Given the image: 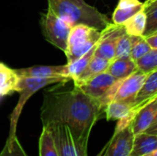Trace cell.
I'll use <instances>...</instances> for the list:
<instances>
[{"label": "cell", "instance_id": "4dcf8cb0", "mask_svg": "<svg viewBox=\"0 0 157 156\" xmlns=\"http://www.w3.org/2000/svg\"><path fill=\"white\" fill-rule=\"evenodd\" d=\"M155 2H157V0H146L144 2V5H149V4H152V3H155Z\"/></svg>", "mask_w": 157, "mask_h": 156}, {"label": "cell", "instance_id": "d6986e66", "mask_svg": "<svg viewBox=\"0 0 157 156\" xmlns=\"http://www.w3.org/2000/svg\"><path fill=\"white\" fill-rule=\"evenodd\" d=\"M40 156H59L50 126H43L39 141Z\"/></svg>", "mask_w": 157, "mask_h": 156}, {"label": "cell", "instance_id": "d4e9b609", "mask_svg": "<svg viewBox=\"0 0 157 156\" xmlns=\"http://www.w3.org/2000/svg\"><path fill=\"white\" fill-rule=\"evenodd\" d=\"M0 156H29L20 143L18 142L17 135H8L6 143L0 153Z\"/></svg>", "mask_w": 157, "mask_h": 156}, {"label": "cell", "instance_id": "1f68e13d", "mask_svg": "<svg viewBox=\"0 0 157 156\" xmlns=\"http://www.w3.org/2000/svg\"><path fill=\"white\" fill-rule=\"evenodd\" d=\"M5 66H6V65H5L4 63H0V71H1V70H2V69H3V68L5 67Z\"/></svg>", "mask_w": 157, "mask_h": 156}, {"label": "cell", "instance_id": "7a4b0ae2", "mask_svg": "<svg viewBox=\"0 0 157 156\" xmlns=\"http://www.w3.org/2000/svg\"><path fill=\"white\" fill-rule=\"evenodd\" d=\"M48 9L72 27L84 24L102 31L110 24L107 16L96 7L81 6L71 0H48Z\"/></svg>", "mask_w": 157, "mask_h": 156}, {"label": "cell", "instance_id": "e575fe53", "mask_svg": "<svg viewBox=\"0 0 157 156\" xmlns=\"http://www.w3.org/2000/svg\"><path fill=\"white\" fill-rule=\"evenodd\" d=\"M156 33H157V32H156Z\"/></svg>", "mask_w": 157, "mask_h": 156}, {"label": "cell", "instance_id": "d6a6232c", "mask_svg": "<svg viewBox=\"0 0 157 156\" xmlns=\"http://www.w3.org/2000/svg\"><path fill=\"white\" fill-rule=\"evenodd\" d=\"M155 122H157V113H156V116H155V120H154V123H155ZM153 123V124H154Z\"/></svg>", "mask_w": 157, "mask_h": 156}, {"label": "cell", "instance_id": "83f0119b", "mask_svg": "<svg viewBox=\"0 0 157 156\" xmlns=\"http://www.w3.org/2000/svg\"><path fill=\"white\" fill-rule=\"evenodd\" d=\"M146 133H149V134H152V135H155L157 137V122L152 124L146 131H145Z\"/></svg>", "mask_w": 157, "mask_h": 156}, {"label": "cell", "instance_id": "4fadbf2b", "mask_svg": "<svg viewBox=\"0 0 157 156\" xmlns=\"http://www.w3.org/2000/svg\"><path fill=\"white\" fill-rule=\"evenodd\" d=\"M144 9V3L140 0H120L112 14V22L116 25H123L136 13Z\"/></svg>", "mask_w": 157, "mask_h": 156}, {"label": "cell", "instance_id": "30bf717a", "mask_svg": "<svg viewBox=\"0 0 157 156\" xmlns=\"http://www.w3.org/2000/svg\"><path fill=\"white\" fill-rule=\"evenodd\" d=\"M117 80L119 79L115 78L106 71L91 77L90 79L79 85L75 86L79 87L83 92H85L88 96L98 100L110 89V87L114 85V83Z\"/></svg>", "mask_w": 157, "mask_h": 156}, {"label": "cell", "instance_id": "3957f363", "mask_svg": "<svg viewBox=\"0 0 157 156\" xmlns=\"http://www.w3.org/2000/svg\"><path fill=\"white\" fill-rule=\"evenodd\" d=\"M71 80L65 78H37V77H17L15 92L19 94L17 106L10 115V127L8 135H17V125L22 109L27 101L37 91L53 84H65Z\"/></svg>", "mask_w": 157, "mask_h": 156}, {"label": "cell", "instance_id": "5b68a950", "mask_svg": "<svg viewBox=\"0 0 157 156\" xmlns=\"http://www.w3.org/2000/svg\"><path fill=\"white\" fill-rule=\"evenodd\" d=\"M101 36V31L84 24H78L71 29L67 48L64 54L67 63H72L80 58L97 45Z\"/></svg>", "mask_w": 157, "mask_h": 156}, {"label": "cell", "instance_id": "44dd1931", "mask_svg": "<svg viewBox=\"0 0 157 156\" xmlns=\"http://www.w3.org/2000/svg\"><path fill=\"white\" fill-rule=\"evenodd\" d=\"M133 105L120 101H112L104 109L108 120H119L126 117L133 108Z\"/></svg>", "mask_w": 157, "mask_h": 156}, {"label": "cell", "instance_id": "2e32d148", "mask_svg": "<svg viewBox=\"0 0 157 156\" xmlns=\"http://www.w3.org/2000/svg\"><path fill=\"white\" fill-rule=\"evenodd\" d=\"M157 96V69L147 74V77L145 79V82L139 92L134 107L137 108H140L142 106H144L148 100L155 97Z\"/></svg>", "mask_w": 157, "mask_h": 156}, {"label": "cell", "instance_id": "ac0fdd59", "mask_svg": "<svg viewBox=\"0 0 157 156\" xmlns=\"http://www.w3.org/2000/svg\"><path fill=\"white\" fill-rule=\"evenodd\" d=\"M96 48H97V45L95 47H93L86 54H84L83 56H81L80 58L75 60L72 63H67L65 64L66 76H67V78H69L70 80L74 81L75 79H76L83 73V71L86 69V67L88 65L89 62L91 61V59L95 55Z\"/></svg>", "mask_w": 157, "mask_h": 156}, {"label": "cell", "instance_id": "277c9868", "mask_svg": "<svg viewBox=\"0 0 157 156\" xmlns=\"http://www.w3.org/2000/svg\"><path fill=\"white\" fill-rule=\"evenodd\" d=\"M146 77L147 74L137 70L128 77L117 80L110 89L98 99L103 110L107 105L112 101L124 102L134 106L135 99L141 91Z\"/></svg>", "mask_w": 157, "mask_h": 156}, {"label": "cell", "instance_id": "6da1fadb", "mask_svg": "<svg viewBox=\"0 0 157 156\" xmlns=\"http://www.w3.org/2000/svg\"><path fill=\"white\" fill-rule=\"evenodd\" d=\"M63 85L56 84L44 91L40 108L42 126L65 125L79 143L88 146L91 131L104 110L98 99L79 87L74 85L72 88H63Z\"/></svg>", "mask_w": 157, "mask_h": 156}, {"label": "cell", "instance_id": "f546056e", "mask_svg": "<svg viewBox=\"0 0 157 156\" xmlns=\"http://www.w3.org/2000/svg\"><path fill=\"white\" fill-rule=\"evenodd\" d=\"M143 156H157V149H155V150H154V151H152V152H150V153H148V154H144V155Z\"/></svg>", "mask_w": 157, "mask_h": 156}, {"label": "cell", "instance_id": "7402d4cb", "mask_svg": "<svg viewBox=\"0 0 157 156\" xmlns=\"http://www.w3.org/2000/svg\"><path fill=\"white\" fill-rule=\"evenodd\" d=\"M132 51L131 58L133 61H138L144 56L152 48L146 41L144 36H132Z\"/></svg>", "mask_w": 157, "mask_h": 156}, {"label": "cell", "instance_id": "8992f818", "mask_svg": "<svg viewBox=\"0 0 157 156\" xmlns=\"http://www.w3.org/2000/svg\"><path fill=\"white\" fill-rule=\"evenodd\" d=\"M40 28L44 39L63 52L66 51L71 29L73 28L63 19L57 17L50 9L40 17Z\"/></svg>", "mask_w": 157, "mask_h": 156}, {"label": "cell", "instance_id": "7c38bea8", "mask_svg": "<svg viewBox=\"0 0 157 156\" xmlns=\"http://www.w3.org/2000/svg\"><path fill=\"white\" fill-rule=\"evenodd\" d=\"M14 72L17 77L65 78V79H69L66 76L65 64L64 65H57V66L38 65V66L21 68V69H14Z\"/></svg>", "mask_w": 157, "mask_h": 156}, {"label": "cell", "instance_id": "484cf974", "mask_svg": "<svg viewBox=\"0 0 157 156\" xmlns=\"http://www.w3.org/2000/svg\"><path fill=\"white\" fill-rule=\"evenodd\" d=\"M132 37L124 32L118 40L115 50V58H131ZM114 58V59H115Z\"/></svg>", "mask_w": 157, "mask_h": 156}, {"label": "cell", "instance_id": "e0dca14e", "mask_svg": "<svg viewBox=\"0 0 157 156\" xmlns=\"http://www.w3.org/2000/svg\"><path fill=\"white\" fill-rule=\"evenodd\" d=\"M157 149V137L143 132L134 136L133 147L131 155L143 156Z\"/></svg>", "mask_w": 157, "mask_h": 156}, {"label": "cell", "instance_id": "cb8c5ba5", "mask_svg": "<svg viewBox=\"0 0 157 156\" xmlns=\"http://www.w3.org/2000/svg\"><path fill=\"white\" fill-rule=\"evenodd\" d=\"M138 70L149 74L157 69V49H151L144 56L136 61Z\"/></svg>", "mask_w": 157, "mask_h": 156}, {"label": "cell", "instance_id": "52a82bcc", "mask_svg": "<svg viewBox=\"0 0 157 156\" xmlns=\"http://www.w3.org/2000/svg\"><path fill=\"white\" fill-rule=\"evenodd\" d=\"M50 126L59 156H87V146L79 143L73 136L69 128L61 124Z\"/></svg>", "mask_w": 157, "mask_h": 156}, {"label": "cell", "instance_id": "4316f807", "mask_svg": "<svg viewBox=\"0 0 157 156\" xmlns=\"http://www.w3.org/2000/svg\"><path fill=\"white\" fill-rule=\"evenodd\" d=\"M144 38L152 49H157V33H155V34L147 36V37H144Z\"/></svg>", "mask_w": 157, "mask_h": 156}, {"label": "cell", "instance_id": "603a6c76", "mask_svg": "<svg viewBox=\"0 0 157 156\" xmlns=\"http://www.w3.org/2000/svg\"><path fill=\"white\" fill-rule=\"evenodd\" d=\"M144 11L147 20L144 37H147L157 32V2L144 5Z\"/></svg>", "mask_w": 157, "mask_h": 156}, {"label": "cell", "instance_id": "ba28073f", "mask_svg": "<svg viewBox=\"0 0 157 156\" xmlns=\"http://www.w3.org/2000/svg\"><path fill=\"white\" fill-rule=\"evenodd\" d=\"M124 32L126 31L123 25L110 23L105 29L101 31V36L97 44L95 55L112 61L115 58L117 41Z\"/></svg>", "mask_w": 157, "mask_h": 156}, {"label": "cell", "instance_id": "9a60e30c", "mask_svg": "<svg viewBox=\"0 0 157 156\" xmlns=\"http://www.w3.org/2000/svg\"><path fill=\"white\" fill-rule=\"evenodd\" d=\"M109 63H110L109 60L94 55L91 61L89 62L88 65L83 71V73L72 82H74V85H79L100 73L106 72L109 68Z\"/></svg>", "mask_w": 157, "mask_h": 156}, {"label": "cell", "instance_id": "8fae6325", "mask_svg": "<svg viewBox=\"0 0 157 156\" xmlns=\"http://www.w3.org/2000/svg\"><path fill=\"white\" fill-rule=\"evenodd\" d=\"M156 113L157 96L148 100L139 108L132 123V129L134 136L145 132V131L154 123Z\"/></svg>", "mask_w": 157, "mask_h": 156}, {"label": "cell", "instance_id": "5bb4252c", "mask_svg": "<svg viewBox=\"0 0 157 156\" xmlns=\"http://www.w3.org/2000/svg\"><path fill=\"white\" fill-rule=\"evenodd\" d=\"M137 70L136 62L132 58H115L110 61L107 72L117 79H123Z\"/></svg>", "mask_w": 157, "mask_h": 156}, {"label": "cell", "instance_id": "9c48e42d", "mask_svg": "<svg viewBox=\"0 0 157 156\" xmlns=\"http://www.w3.org/2000/svg\"><path fill=\"white\" fill-rule=\"evenodd\" d=\"M134 134L132 126L114 133L108 145L98 156H130L133 147Z\"/></svg>", "mask_w": 157, "mask_h": 156}, {"label": "cell", "instance_id": "836d02e7", "mask_svg": "<svg viewBox=\"0 0 157 156\" xmlns=\"http://www.w3.org/2000/svg\"><path fill=\"white\" fill-rule=\"evenodd\" d=\"M130 156H132V155H130Z\"/></svg>", "mask_w": 157, "mask_h": 156}, {"label": "cell", "instance_id": "f1b7e54d", "mask_svg": "<svg viewBox=\"0 0 157 156\" xmlns=\"http://www.w3.org/2000/svg\"><path fill=\"white\" fill-rule=\"evenodd\" d=\"M72 2H74L75 4L78 5V6H87L88 4L85 2V0H71Z\"/></svg>", "mask_w": 157, "mask_h": 156}, {"label": "cell", "instance_id": "ffe728a7", "mask_svg": "<svg viewBox=\"0 0 157 156\" xmlns=\"http://www.w3.org/2000/svg\"><path fill=\"white\" fill-rule=\"evenodd\" d=\"M146 20L144 9L136 13L123 24L126 33L132 36H144L146 28Z\"/></svg>", "mask_w": 157, "mask_h": 156}]
</instances>
